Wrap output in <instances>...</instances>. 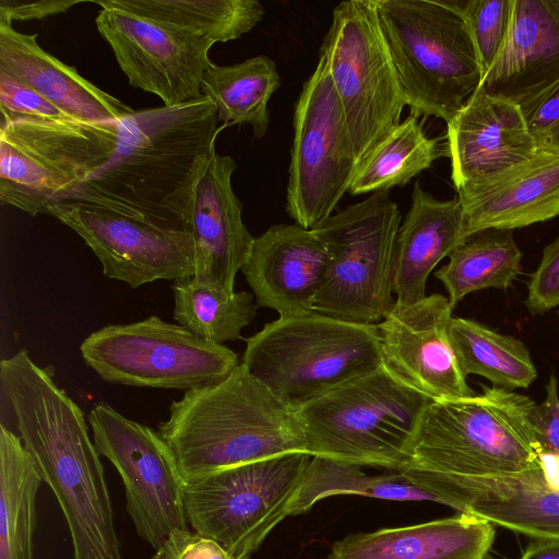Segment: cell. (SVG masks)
Returning <instances> with one entry per match:
<instances>
[{
	"instance_id": "7402d4cb",
	"label": "cell",
	"mask_w": 559,
	"mask_h": 559,
	"mask_svg": "<svg viewBox=\"0 0 559 559\" xmlns=\"http://www.w3.org/2000/svg\"><path fill=\"white\" fill-rule=\"evenodd\" d=\"M447 126L451 178L457 191L536 152L521 108L480 88Z\"/></svg>"
},
{
	"instance_id": "4dcf8cb0",
	"label": "cell",
	"mask_w": 559,
	"mask_h": 559,
	"mask_svg": "<svg viewBox=\"0 0 559 559\" xmlns=\"http://www.w3.org/2000/svg\"><path fill=\"white\" fill-rule=\"evenodd\" d=\"M362 466L321 456H311L300 488L292 503L290 515H299L318 501L337 495H357L393 501L438 502L435 493L399 469L380 475L366 474Z\"/></svg>"
},
{
	"instance_id": "6da1fadb",
	"label": "cell",
	"mask_w": 559,
	"mask_h": 559,
	"mask_svg": "<svg viewBox=\"0 0 559 559\" xmlns=\"http://www.w3.org/2000/svg\"><path fill=\"white\" fill-rule=\"evenodd\" d=\"M0 388L20 438L67 521L73 559H122L104 467L81 407L53 369L20 349L0 361Z\"/></svg>"
},
{
	"instance_id": "60d3db41",
	"label": "cell",
	"mask_w": 559,
	"mask_h": 559,
	"mask_svg": "<svg viewBox=\"0 0 559 559\" xmlns=\"http://www.w3.org/2000/svg\"><path fill=\"white\" fill-rule=\"evenodd\" d=\"M80 2L73 0H0V22L43 20L63 13Z\"/></svg>"
},
{
	"instance_id": "7bdbcfd3",
	"label": "cell",
	"mask_w": 559,
	"mask_h": 559,
	"mask_svg": "<svg viewBox=\"0 0 559 559\" xmlns=\"http://www.w3.org/2000/svg\"><path fill=\"white\" fill-rule=\"evenodd\" d=\"M538 460L547 488L559 491V453L542 452Z\"/></svg>"
},
{
	"instance_id": "484cf974",
	"label": "cell",
	"mask_w": 559,
	"mask_h": 559,
	"mask_svg": "<svg viewBox=\"0 0 559 559\" xmlns=\"http://www.w3.org/2000/svg\"><path fill=\"white\" fill-rule=\"evenodd\" d=\"M464 239L459 199L438 200L416 181L411 207L395 241L393 293L396 301L412 304L425 298L431 271Z\"/></svg>"
},
{
	"instance_id": "277c9868",
	"label": "cell",
	"mask_w": 559,
	"mask_h": 559,
	"mask_svg": "<svg viewBox=\"0 0 559 559\" xmlns=\"http://www.w3.org/2000/svg\"><path fill=\"white\" fill-rule=\"evenodd\" d=\"M534 405L524 394L493 385L463 399L429 401L402 468L450 477L538 469L540 450L531 424Z\"/></svg>"
},
{
	"instance_id": "3957f363",
	"label": "cell",
	"mask_w": 559,
	"mask_h": 559,
	"mask_svg": "<svg viewBox=\"0 0 559 559\" xmlns=\"http://www.w3.org/2000/svg\"><path fill=\"white\" fill-rule=\"evenodd\" d=\"M157 431L185 481L281 454L308 453L297 411L242 364L223 381L173 401Z\"/></svg>"
},
{
	"instance_id": "4316f807",
	"label": "cell",
	"mask_w": 559,
	"mask_h": 559,
	"mask_svg": "<svg viewBox=\"0 0 559 559\" xmlns=\"http://www.w3.org/2000/svg\"><path fill=\"white\" fill-rule=\"evenodd\" d=\"M44 483L20 437L0 425V559H34L36 499Z\"/></svg>"
},
{
	"instance_id": "ffe728a7",
	"label": "cell",
	"mask_w": 559,
	"mask_h": 559,
	"mask_svg": "<svg viewBox=\"0 0 559 559\" xmlns=\"http://www.w3.org/2000/svg\"><path fill=\"white\" fill-rule=\"evenodd\" d=\"M329 260L313 228L278 224L254 239L241 271L259 307L273 309L281 318L297 317L314 312Z\"/></svg>"
},
{
	"instance_id": "52a82bcc",
	"label": "cell",
	"mask_w": 559,
	"mask_h": 559,
	"mask_svg": "<svg viewBox=\"0 0 559 559\" xmlns=\"http://www.w3.org/2000/svg\"><path fill=\"white\" fill-rule=\"evenodd\" d=\"M429 401L381 366L296 411L311 456L400 469Z\"/></svg>"
},
{
	"instance_id": "5b68a950",
	"label": "cell",
	"mask_w": 559,
	"mask_h": 559,
	"mask_svg": "<svg viewBox=\"0 0 559 559\" xmlns=\"http://www.w3.org/2000/svg\"><path fill=\"white\" fill-rule=\"evenodd\" d=\"M379 23L411 115L450 122L483 80L455 0H376Z\"/></svg>"
},
{
	"instance_id": "ba28073f",
	"label": "cell",
	"mask_w": 559,
	"mask_h": 559,
	"mask_svg": "<svg viewBox=\"0 0 559 559\" xmlns=\"http://www.w3.org/2000/svg\"><path fill=\"white\" fill-rule=\"evenodd\" d=\"M400 210L388 192L332 214L313 229L329 267L313 310L333 319L378 324L393 307L394 249Z\"/></svg>"
},
{
	"instance_id": "83f0119b",
	"label": "cell",
	"mask_w": 559,
	"mask_h": 559,
	"mask_svg": "<svg viewBox=\"0 0 559 559\" xmlns=\"http://www.w3.org/2000/svg\"><path fill=\"white\" fill-rule=\"evenodd\" d=\"M275 62L257 56L231 66L211 63L205 70L201 93L215 106L224 126L249 124L261 139L270 123L269 100L280 86Z\"/></svg>"
},
{
	"instance_id": "603a6c76",
	"label": "cell",
	"mask_w": 559,
	"mask_h": 559,
	"mask_svg": "<svg viewBox=\"0 0 559 559\" xmlns=\"http://www.w3.org/2000/svg\"><path fill=\"white\" fill-rule=\"evenodd\" d=\"M464 237L485 229L513 230L559 215V155L533 156L457 191Z\"/></svg>"
},
{
	"instance_id": "e575fe53",
	"label": "cell",
	"mask_w": 559,
	"mask_h": 559,
	"mask_svg": "<svg viewBox=\"0 0 559 559\" xmlns=\"http://www.w3.org/2000/svg\"><path fill=\"white\" fill-rule=\"evenodd\" d=\"M483 79L500 52L511 21L512 0L461 1Z\"/></svg>"
},
{
	"instance_id": "8992f818",
	"label": "cell",
	"mask_w": 559,
	"mask_h": 559,
	"mask_svg": "<svg viewBox=\"0 0 559 559\" xmlns=\"http://www.w3.org/2000/svg\"><path fill=\"white\" fill-rule=\"evenodd\" d=\"M240 364L280 401L297 409L381 367L378 325L316 311L280 317L246 340Z\"/></svg>"
},
{
	"instance_id": "e0dca14e",
	"label": "cell",
	"mask_w": 559,
	"mask_h": 559,
	"mask_svg": "<svg viewBox=\"0 0 559 559\" xmlns=\"http://www.w3.org/2000/svg\"><path fill=\"white\" fill-rule=\"evenodd\" d=\"M452 310L448 297L441 294L412 304L395 300L377 324L381 366L430 401L457 400L474 394L450 343Z\"/></svg>"
},
{
	"instance_id": "2e32d148",
	"label": "cell",
	"mask_w": 559,
	"mask_h": 559,
	"mask_svg": "<svg viewBox=\"0 0 559 559\" xmlns=\"http://www.w3.org/2000/svg\"><path fill=\"white\" fill-rule=\"evenodd\" d=\"M99 260L106 277L138 288L157 280L177 281L194 273V251L186 230L164 228L85 202L63 201L50 209Z\"/></svg>"
},
{
	"instance_id": "d6986e66",
	"label": "cell",
	"mask_w": 559,
	"mask_h": 559,
	"mask_svg": "<svg viewBox=\"0 0 559 559\" xmlns=\"http://www.w3.org/2000/svg\"><path fill=\"white\" fill-rule=\"evenodd\" d=\"M559 84V0H512L503 46L478 88L524 116Z\"/></svg>"
},
{
	"instance_id": "b9f144b4",
	"label": "cell",
	"mask_w": 559,
	"mask_h": 559,
	"mask_svg": "<svg viewBox=\"0 0 559 559\" xmlns=\"http://www.w3.org/2000/svg\"><path fill=\"white\" fill-rule=\"evenodd\" d=\"M519 559H559V539H533Z\"/></svg>"
},
{
	"instance_id": "30bf717a",
	"label": "cell",
	"mask_w": 559,
	"mask_h": 559,
	"mask_svg": "<svg viewBox=\"0 0 559 559\" xmlns=\"http://www.w3.org/2000/svg\"><path fill=\"white\" fill-rule=\"evenodd\" d=\"M320 56L340 98L360 166L401 122L407 106L379 23L376 0L338 3Z\"/></svg>"
},
{
	"instance_id": "f1b7e54d",
	"label": "cell",
	"mask_w": 559,
	"mask_h": 559,
	"mask_svg": "<svg viewBox=\"0 0 559 559\" xmlns=\"http://www.w3.org/2000/svg\"><path fill=\"white\" fill-rule=\"evenodd\" d=\"M521 262L522 252L512 230L485 229L464 239L435 275L454 308L471 293L508 289L521 273Z\"/></svg>"
},
{
	"instance_id": "d6a6232c",
	"label": "cell",
	"mask_w": 559,
	"mask_h": 559,
	"mask_svg": "<svg viewBox=\"0 0 559 559\" xmlns=\"http://www.w3.org/2000/svg\"><path fill=\"white\" fill-rule=\"evenodd\" d=\"M171 289L177 323L213 344L240 340L257 313L253 296L245 290L227 293L193 276L174 281Z\"/></svg>"
},
{
	"instance_id": "8fae6325",
	"label": "cell",
	"mask_w": 559,
	"mask_h": 559,
	"mask_svg": "<svg viewBox=\"0 0 559 559\" xmlns=\"http://www.w3.org/2000/svg\"><path fill=\"white\" fill-rule=\"evenodd\" d=\"M310 459L292 452L185 481L188 524L235 556L250 557L290 515Z\"/></svg>"
},
{
	"instance_id": "7c38bea8",
	"label": "cell",
	"mask_w": 559,
	"mask_h": 559,
	"mask_svg": "<svg viewBox=\"0 0 559 559\" xmlns=\"http://www.w3.org/2000/svg\"><path fill=\"white\" fill-rule=\"evenodd\" d=\"M80 353L107 382L185 392L223 381L240 364L229 347L157 316L105 325L84 338Z\"/></svg>"
},
{
	"instance_id": "1f68e13d",
	"label": "cell",
	"mask_w": 559,
	"mask_h": 559,
	"mask_svg": "<svg viewBox=\"0 0 559 559\" xmlns=\"http://www.w3.org/2000/svg\"><path fill=\"white\" fill-rule=\"evenodd\" d=\"M103 4L226 43L251 31L264 15L257 0H102Z\"/></svg>"
},
{
	"instance_id": "9a60e30c",
	"label": "cell",
	"mask_w": 559,
	"mask_h": 559,
	"mask_svg": "<svg viewBox=\"0 0 559 559\" xmlns=\"http://www.w3.org/2000/svg\"><path fill=\"white\" fill-rule=\"evenodd\" d=\"M95 23L129 83L158 96L164 106L203 97L201 82L215 44L190 31L93 1Z\"/></svg>"
},
{
	"instance_id": "7a4b0ae2",
	"label": "cell",
	"mask_w": 559,
	"mask_h": 559,
	"mask_svg": "<svg viewBox=\"0 0 559 559\" xmlns=\"http://www.w3.org/2000/svg\"><path fill=\"white\" fill-rule=\"evenodd\" d=\"M225 127H218L216 108L206 97L135 110L119 122L109 160L63 201L92 203L187 231L195 179L216 152V138Z\"/></svg>"
},
{
	"instance_id": "8d00e7d4",
	"label": "cell",
	"mask_w": 559,
	"mask_h": 559,
	"mask_svg": "<svg viewBox=\"0 0 559 559\" xmlns=\"http://www.w3.org/2000/svg\"><path fill=\"white\" fill-rule=\"evenodd\" d=\"M525 306L532 314L559 307V235L544 249L531 275Z\"/></svg>"
},
{
	"instance_id": "4fadbf2b",
	"label": "cell",
	"mask_w": 559,
	"mask_h": 559,
	"mask_svg": "<svg viewBox=\"0 0 559 559\" xmlns=\"http://www.w3.org/2000/svg\"><path fill=\"white\" fill-rule=\"evenodd\" d=\"M358 168L340 98L319 56L294 112L287 213L297 225L314 228L332 215Z\"/></svg>"
},
{
	"instance_id": "ab89813d",
	"label": "cell",
	"mask_w": 559,
	"mask_h": 559,
	"mask_svg": "<svg viewBox=\"0 0 559 559\" xmlns=\"http://www.w3.org/2000/svg\"><path fill=\"white\" fill-rule=\"evenodd\" d=\"M531 424L540 453H559V389L555 373L546 384L545 400L533 406Z\"/></svg>"
},
{
	"instance_id": "f35d334b",
	"label": "cell",
	"mask_w": 559,
	"mask_h": 559,
	"mask_svg": "<svg viewBox=\"0 0 559 559\" xmlns=\"http://www.w3.org/2000/svg\"><path fill=\"white\" fill-rule=\"evenodd\" d=\"M524 117L536 151L559 155V84Z\"/></svg>"
},
{
	"instance_id": "ac0fdd59",
	"label": "cell",
	"mask_w": 559,
	"mask_h": 559,
	"mask_svg": "<svg viewBox=\"0 0 559 559\" xmlns=\"http://www.w3.org/2000/svg\"><path fill=\"white\" fill-rule=\"evenodd\" d=\"M237 165L216 152L195 179L187 231L194 251L193 277L234 293L235 278L247 263L254 237L242 221V203L231 186Z\"/></svg>"
},
{
	"instance_id": "9c48e42d",
	"label": "cell",
	"mask_w": 559,
	"mask_h": 559,
	"mask_svg": "<svg viewBox=\"0 0 559 559\" xmlns=\"http://www.w3.org/2000/svg\"><path fill=\"white\" fill-rule=\"evenodd\" d=\"M119 122L21 119L0 126L1 204L49 215L109 160Z\"/></svg>"
},
{
	"instance_id": "f546056e",
	"label": "cell",
	"mask_w": 559,
	"mask_h": 559,
	"mask_svg": "<svg viewBox=\"0 0 559 559\" xmlns=\"http://www.w3.org/2000/svg\"><path fill=\"white\" fill-rule=\"evenodd\" d=\"M449 338L463 374L486 378L493 386L526 389L537 369L525 344L471 319L452 317Z\"/></svg>"
},
{
	"instance_id": "836d02e7",
	"label": "cell",
	"mask_w": 559,
	"mask_h": 559,
	"mask_svg": "<svg viewBox=\"0 0 559 559\" xmlns=\"http://www.w3.org/2000/svg\"><path fill=\"white\" fill-rule=\"evenodd\" d=\"M418 118L409 115L374 146L360 164L350 194L388 192L432 165L440 155L439 146L425 133Z\"/></svg>"
},
{
	"instance_id": "d590c367",
	"label": "cell",
	"mask_w": 559,
	"mask_h": 559,
	"mask_svg": "<svg viewBox=\"0 0 559 559\" xmlns=\"http://www.w3.org/2000/svg\"><path fill=\"white\" fill-rule=\"evenodd\" d=\"M0 126L21 119L76 121L39 93L3 71H0Z\"/></svg>"
},
{
	"instance_id": "cb8c5ba5",
	"label": "cell",
	"mask_w": 559,
	"mask_h": 559,
	"mask_svg": "<svg viewBox=\"0 0 559 559\" xmlns=\"http://www.w3.org/2000/svg\"><path fill=\"white\" fill-rule=\"evenodd\" d=\"M0 71L29 86L80 122H119L135 110L44 50L37 34L0 22Z\"/></svg>"
},
{
	"instance_id": "5bb4252c",
	"label": "cell",
	"mask_w": 559,
	"mask_h": 559,
	"mask_svg": "<svg viewBox=\"0 0 559 559\" xmlns=\"http://www.w3.org/2000/svg\"><path fill=\"white\" fill-rule=\"evenodd\" d=\"M98 453L117 469L136 534L154 549L176 530L188 528L185 480L158 431L100 402L88 414Z\"/></svg>"
},
{
	"instance_id": "d4e9b609",
	"label": "cell",
	"mask_w": 559,
	"mask_h": 559,
	"mask_svg": "<svg viewBox=\"0 0 559 559\" xmlns=\"http://www.w3.org/2000/svg\"><path fill=\"white\" fill-rule=\"evenodd\" d=\"M495 525L474 514L350 534L332 545L329 559H486Z\"/></svg>"
},
{
	"instance_id": "44dd1931",
	"label": "cell",
	"mask_w": 559,
	"mask_h": 559,
	"mask_svg": "<svg viewBox=\"0 0 559 559\" xmlns=\"http://www.w3.org/2000/svg\"><path fill=\"white\" fill-rule=\"evenodd\" d=\"M417 475L439 503L533 539H559V491L547 488L540 468L491 477Z\"/></svg>"
},
{
	"instance_id": "74e56055",
	"label": "cell",
	"mask_w": 559,
	"mask_h": 559,
	"mask_svg": "<svg viewBox=\"0 0 559 559\" xmlns=\"http://www.w3.org/2000/svg\"><path fill=\"white\" fill-rule=\"evenodd\" d=\"M237 557L216 540L189 528L174 531L151 559H249Z\"/></svg>"
}]
</instances>
